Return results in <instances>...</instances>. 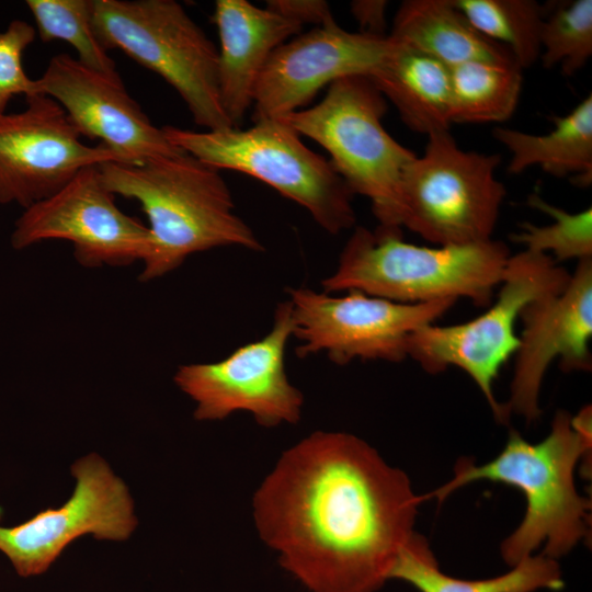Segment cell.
<instances>
[{
	"label": "cell",
	"instance_id": "obj_1",
	"mask_svg": "<svg viewBox=\"0 0 592 592\" xmlns=\"http://www.w3.org/2000/svg\"><path fill=\"white\" fill-rule=\"evenodd\" d=\"M423 499L362 439L317 431L282 454L252 508L261 539L310 592H375Z\"/></svg>",
	"mask_w": 592,
	"mask_h": 592
},
{
	"label": "cell",
	"instance_id": "obj_2",
	"mask_svg": "<svg viewBox=\"0 0 592 592\" xmlns=\"http://www.w3.org/2000/svg\"><path fill=\"white\" fill-rule=\"evenodd\" d=\"M590 448V407L576 417L558 411L549 434L539 443L532 444L511 431L497 457L482 466L462 458L455 465L454 477L424 499L441 502L478 480L517 488L525 496L526 511L519 527L500 546L503 560L515 566L542 544V555L556 559L588 536L590 501L578 493L573 474Z\"/></svg>",
	"mask_w": 592,
	"mask_h": 592
},
{
	"label": "cell",
	"instance_id": "obj_3",
	"mask_svg": "<svg viewBox=\"0 0 592 592\" xmlns=\"http://www.w3.org/2000/svg\"><path fill=\"white\" fill-rule=\"evenodd\" d=\"M106 187L136 200L148 218L149 249L139 280L148 282L178 269L187 257L218 247L263 251L253 230L235 213L219 170L187 152L140 164H98Z\"/></svg>",
	"mask_w": 592,
	"mask_h": 592
},
{
	"label": "cell",
	"instance_id": "obj_4",
	"mask_svg": "<svg viewBox=\"0 0 592 592\" xmlns=\"http://www.w3.org/2000/svg\"><path fill=\"white\" fill-rule=\"evenodd\" d=\"M511 257L498 240L424 247L402 239L401 231L356 227L341 251L325 293L361 292L402 304L468 298L489 306Z\"/></svg>",
	"mask_w": 592,
	"mask_h": 592
},
{
	"label": "cell",
	"instance_id": "obj_5",
	"mask_svg": "<svg viewBox=\"0 0 592 592\" xmlns=\"http://www.w3.org/2000/svg\"><path fill=\"white\" fill-rule=\"evenodd\" d=\"M384 95L367 76L332 82L322 101L282 119L323 147L353 194L369 200L378 228L401 231L402 181L417 155L385 129Z\"/></svg>",
	"mask_w": 592,
	"mask_h": 592
},
{
	"label": "cell",
	"instance_id": "obj_6",
	"mask_svg": "<svg viewBox=\"0 0 592 592\" xmlns=\"http://www.w3.org/2000/svg\"><path fill=\"white\" fill-rule=\"evenodd\" d=\"M249 128L195 132L163 126L175 147L217 169L251 175L308 210L331 235L356 220L353 193L330 160L309 149L282 118L253 121Z\"/></svg>",
	"mask_w": 592,
	"mask_h": 592
},
{
	"label": "cell",
	"instance_id": "obj_7",
	"mask_svg": "<svg viewBox=\"0 0 592 592\" xmlns=\"http://www.w3.org/2000/svg\"><path fill=\"white\" fill-rule=\"evenodd\" d=\"M92 25L109 50L121 49L163 78L195 124L231 128L219 94L218 49L174 0H92Z\"/></svg>",
	"mask_w": 592,
	"mask_h": 592
},
{
	"label": "cell",
	"instance_id": "obj_8",
	"mask_svg": "<svg viewBox=\"0 0 592 592\" xmlns=\"http://www.w3.org/2000/svg\"><path fill=\"white\" fill-rule=\"evenodd\" d=\"M569 280L570 274L548 254L524 250L511 255L497 298L485 312L463 323L417 329L408 339V357L430 374L449 366L464 371L494 418L504 422L510 415L497 401L493 383L520 345L515 322L531 301L562 291Z\"/></svg>",
	"mask_w": 592,
	"mask_h": 592
},
{
	"label": "cell",
	"instance_id": "obj_9",
	"mask_svg": "<svg viewBox=\"0 0 592 592\" xmlns=\"http://www.w3.org/2000/svg\"><path fill=\"white\" fill-rule=\"evenodd\" d=\"M498 155L466 151L449 130L428 136L402 181L406 227L437 246H462L492 239L504 185L497 179Z\"/></svg>",
	"mask_w": 592,
	"mask_h": 592
},
{
	"label": "cell",
	"instance_id": "obj_10",
	"mask_svg": "<svg viewBox=\"0 0 592 592\" xmlns=\"http://www.w3.org/2000/svg\"><path fill=\"white\" fill-rule=\"evenodd\" d=\"M288 294L298 357L323 352L338 365L403 361L410 334L434 323L457 301L402 304L356 291L334 296L307 287L288 288Z\"/></svg>",
	"mask_w": 592,
	"mask_h": 592
},
{
	"label": "cell",
	"instance_id": "obj_11",
	"mask_svg": "<svg viewBox=\"0 0 592 592\" xmlns=\"http://www.w3.org/2000/svg\"><path fill=\"white\" fill-rule=\"evenodd\" d=\"M293 337L289 301L277 305L271 330L213 363L181 365L175 385L196 403L198 421L223 420L244 411L262 426L295 424L304 397L288 379L285 350Z\"/></svg>",
	"mask_w": 592,
	"mask_h": 592
},
{
	"label": "cell",
	"instance_id": "obj_12",
	"mask_svg": "<svg viewBox=\"0 0 592 592\" xmlns=\"http://www.w3.org/2000/svg\"><path fill=\"white\" fill-rule=\"evenodd\" d=\"M115 196L98 164L86 167L57 193L24 209L11 244L22 250L45 240H66L87 269L143 261L149 249L148 227L122 212Z\"/></svg>",
	"mask_w": 592,
	"mask_h": 592
},
{
	"label": "cell",
	"instance_id": "obj_13",
	"mask_svg": "<svg viewBox=\"0 0 592 592\" xmlns=\"http://www.w3.org/2000/svg\"><path fill=\"white\" fill-rule=\"evenodd\" d=\"M75 490L60 508L46 509L13 527L0 526V550L21 577L45 572L76 538L124 540L137 525L124 481L96 454L71 467Z\"/></svg>",
	"mask_w": 592,
	"mask_h": 592
},
{
	"label": "cell",
	"instance_id": "obj_14",
	"mask_svg": "<svg viewBox=\"0 0 592 592\" xmlns=\"http://www.w3.org/2000/svg\"><path fill=\"white\" fill-rule=\"evenodd\" d=\"M26 109L0 115V203L24 209L61 190L83 168L118 162L99 144L89 146L54 99L33 94Z\"/></svg>",
	"mask_w": 592,
	"mask_h": 592
},
{
	"label": "cell",
	"instance_id": "obj_15",
	"mask_svg": "<svg viewBox=\"0 0 592 592\" xmlns=\"http://www.w3.org/2000/svg\"><path fill=\"white\" fill-rule=\"evenodd\" d=\"M36 87L38 94L59 103L81 136L99 139L118 163L140 164L184 152L150 122L119 75L107 76L69 54H58L36 79Z\"/></svg>",
	"mask_w": 592,
	"mask_h": 592
},
{
	"label": "cell",
	"instance_id": "obj_16",
	"mask_svg": "<svg viewBox=\"0 0 592 592\" xmlns=\"http://www.w3.org/2000/svg\"><path fill=\"white\" fill-rule=\"evenodd\" d=\"M523 329L515 352L509 415L538 419V397L553 361L563 371L591 368L592 258L578 261L565 288L531 301L521 312Z\"/></svg>",
	"mask_w": 592,
	"mask_h": 592
},
{
	"label": "cell",
	"instance_id": "obj_17",
	"mask_svg": "<svg viewBox=\"0 0 592 592\" xmlns=\"http://www.w3.org/2000/svg\"><path fill=\"white\" fill-rule=\"evenodd\" d=\"M391 46L388 35L349 32L337 22L296 35L280 45L263 67L253 94V121L282 118L338 79L368 76Z\"/></svg>",
	"mask_w": 592,
	"mask_h": 592
},
{
	"label": "cell",
	"instance_id": "obj_18",
	"mask_svg": "<svg viewBox=\"0 0 592 592\" xmlns=\"http://www.w3.org/2000/svg\"><path fill=\"white\" fill-rule=\"evenodd\" d=\"M214 22L218 29V87L224 111L239 128L253 104L258 78L271 54L301 25L247 0H217Z\"/></svg>",
	"mask_w": 592,
	"mask_h": 592
},
{
	"label": "cell",
	"instance_id": "obj_19",
	"mask_svg": "<svg viewBox=\"0 0 592 592\" xmlns=\"http://www.w3.org/2000/svg\"><path fill=\"white\" fill-rule=\"evenodd\" d=\"M391 41L389 53L367 77L410 129L426 136L449 130V68L410 45Z\"/></svg>",
	"mask_w": 592,
	"mask_h": 592
},
{
	"label": "cell",
	"instance_id": "obj_20",
	"mask_svg": "<svg viewBox=\"0 0 592 592\" xmlns=\"http://www.w3.org/2000/svg\"><path fill=\"white\" fill-rule=\"evenodd\" d=\"M388 36L448 68L475 60L516 64L506 47L480 34L452 0L403 1Z\"/></svg>",
	"mask_w": 592,
	"mask_h": 592
},
{
	"label": "cell",
	"instance_id": "obj_21",
	"mask_svg": "<svg viewBox=\"0 0 592 592\" xmlns=\"http://www.w3.org/2000/svg\"><path fill=\"white\" fill-rule=\"evenodd\" d=\"M554 129L534 135L497 127L493 137L512 153L508 172L519 174L537 166L557 178L570 177L578 186L592 182V94L570 113L553 116Z\"/></svg>",
	"mask_w": 592,
	"mask_h": 592
},
{
	"label": "cell",
	"instance_id": "obj_22",
	"mask_svg": "<svg viewBox=\"0 0 592 592\" xmlns=\"http://www.w3.org/2000/svg\"><path fill=\"white\" fill-rule=\"evenodd\" d=\"M509 572L482 580H464L445 574L428 540L413 533L401 548L389 579L411 584L419 592H533L559 591L565 582L559 565L544 555L528 556Z\"/></svg>",
	"mask_w": 592,
	"mask_h": 592
},
{
	"label": "cell",
	"instance_id": "obj_23",
	"mask_svg": "<svg viewBox=\"0 0 592 592\" xmlns=\"http://www.w3.org/2000/svg\"><path fill=\"white\" fill-rule=\"evenodd\" d=\"M449 72L452 123H499L514 113L522 89L516 64L475 60Z\"/></svg>",
	"mask_w": 592,
	"mask_h": 592
},
{
	"label": "cell",
	"instance_id": "obj_24",
	"mask_svg": "<svg viewBox=\"0 0 592 592\" xmlns=\"http://www.w3.org/2000/svg\"><path fill=\"white\" fill-rule=\"evenodd\" d=\"M452 1L480 34L506 47L521 69L539 59L545 4L534 0Z\"/></svg>",
	"mask_w": 592,
	"mask_h": 592
},
{
	"label": "cell",
	"instance_id": "obj_25",
	"mask_svg": "<svg viewBox=\"0 0 592 592\" xmlns=\"http://www.w3.org/2000/svg\"><path fill=\"white\" fill-rule=\"evenodd\" d=\"M26 5L43 42L65 41L87 67L107 76L118 75L93 30L92 0H27Z\"/></svg>",
	"mask_w": 592,
	"mask_h": 592
},
{
	"label": "cell",
	"instance_id": "obj_26",
	"mask_svg": "<svg viewBox=\"0 0 592 592\" xmlns=\"http://www.w3.org/2000/svg\"><path fill=\"white\" fill-rule=\"evenodd\" d=\"M545 5L539 59L545 68L559 65L565 76H572L592 55V1H562Z\"/></svg>",
	"mask_w": 592,
	"mask_h": 592
},
{
	"label": "cell",
	"instance_id": "obj_27",
	"mask_svg": "<svg viewBox=\"0 0 592 592\" xmlns=\"http://www.w3.org/2000/svg\"><path fill=\"white\" fill-rule=\"evenodd\" d=\"M528 205L549 215L553 221L537 226L523 223L520 229L510 236L514 243L525 247L524 250L554 254L556 263L577 259L592 258V208L578 213H569L559 208L537 194L528 196Z\"/></svg>",
	"mask_w": 592,
	"mask_h": 592
},
{
	"label": "cell",
	"instance_id": "obj_28",
	"mask_svg": "<svg viewBox=\"0 0 592 592\" xmlns=\"http://www.w3.org/2000/svg\"><path fill=\"white\" fill-rule=\"evenodd\" d=\"M36 36V30L26 21H11L0 32V115L5 113L10 100L19 94L25 98L37 93L36 80L23 68V53Z\"/></svg>",
	"mask_w": 592,
	"mask_h": 592
},
{
	"label": "cell",
	"instance_id": "obj_29",
	"mask_svg": "<svg viewBox=\"0 0 592 592\" xmlns=\"http://www.w3.org/2000/svg\"><path fill=\"white\" fill-rule=\"evenodd\" d=\"M265 8L301 26L320 27L335 22L329 3L323 0H269Z\"/></svg>",
	"mask_w": 592,
	"mask_h": 592
},
{
	"label": "cell",
	"instance_id": "obj_30",
	"mask_svg": "<svg viewBox=\"0 0 592 592\" xmlns=\"http://www.w3.org/2000/svg\"><path fill=\"white\" fill-rule=\"evenodd\" d=\"M385 0H355L350 3L352 15L360 25L361 33L374 36H387Z\"/></svg>",
	"mask_w": 592,
	"mask_h": 592
}]
</instances>
